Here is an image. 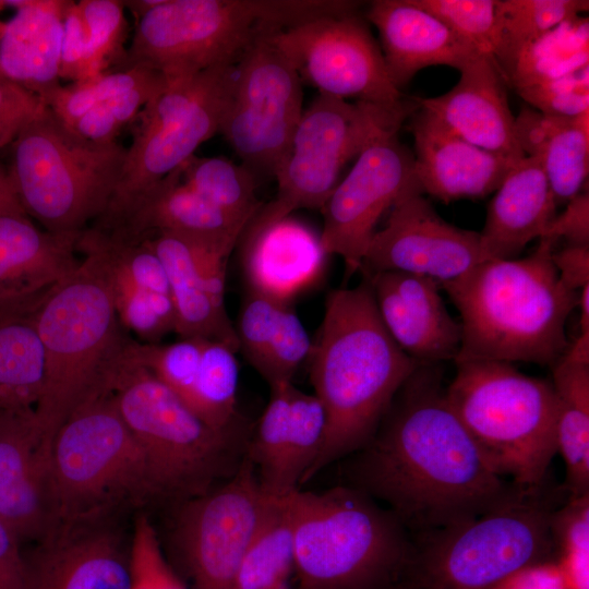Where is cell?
<instances>
[{
	"label": "cell",
	"mask_w": 589,
	"mask_h": 589,
	"mask_svg": "<svg viewBox=\"0 0 589 589\" xmlns=\"http://www.w3.org/2000/svg\"><path fill=\"white\" fill-rule=\"evenodd\" d=\"M166 80L147 68L109 70L88 80L60 85L45 97L44 104L68 128L96 106L143 85Z\"/></svg>",
	"instance_id": "60d3db41"
},
{
	"label": "cell",
	"mask_w": 589,
	"mask_h": 589,
	"mask_svg": "<svg viewBox=\"0 0 589 589\" xmlns=\"http://www.w3.org/2000/svg\"><path fill=\"white\" fill-rule=\"evenodd\" d=\"M589 65V20L579 15L526 44L498 64L514 91Z\"/></svg>",
	"instance_id": "8d00e7d4"
},
{
	"label": "cell",
	"mask_w": 589,
	"mask_h": 589,
	"mask_svg": "<svg viewBox=\"0 0 589 589\" xmlns=\"http://www.w3.org/2000/svg\"><path fill=\"white\" fill-rule=\"evenodd\" d=\"M20 542L0 519V589H26V558Z\"/></svg>",
	"instance_id": "816d5d0a"
},
{
	"label": "cell",
	"mask_w": 589,
	"mask_h": 589,
	"mask_svg": "<svg viewBox=\"0 0 589 589\" xmlns=\"http://www.w3.org/2000/svg\"><path fill=\"white\" fill-rule=\"evenodd\" d=\"M299 589H302V588H299Z\"/></svg>",
	"instance_id": "94428289"
},
{
	"label": "cell",
	"mask_w": 589,
	"mask_h": 589,
	"mask_svg": "<svg viewBox=\"0 0 589 589\" xmlns=\"http://www.w3.org/2000/svg\"><path fill=\"white\" fill-rule=\"evenodd\" d=\"M556 207L540 160H518L489 203L479 232L484 260L516 259L529 242L542 238Z\"/></svg>",
	"instance_id": "4dcf8cb0"
},
{
	"label": "cell",
	"mask_w": 589,
	"mask_h": 589,
	"mask_svg": "<svg viewBox=\"0 0 589 589\" xmlns=\"http://www.w3.org/2000/svg\"><path fill=\"white\" fill-rule=\"evenodd\" d=\"M410 118L414 176L423 195L444 203L483 199L497 190L518 161L470 144L420 107Z\"/></svg>",
	"instance_id": "d4e9b609"
},
{
	"label": "cell",
	"mask_w": 589,
	"mask_h": 589,
	"mask_svg": "<svg viewBox=\"0 0 589 589\" xmlns=\"http://www.w3.org/2000/svg\"><path fill=\"white\" fill-rule=\"evenodd\" d=\"M124 7L128 8L137 20L163 3L164 0H123Z\"/></svg>",
	"instance_id": "9f6ffc18"
},
{
	"label": "cell",
	"mask_w": 589,
	"mask_h": 589,
	"mask_svg": "<svg viewBox=\"0 0 589 589\" xmlns=\"http://www.w3.org/2000/svg\"><path fill=\"white\" fill-rule=\"evenodd\" d=\"M45 372L37 417L55 436L69 414L105 393L132 337L122 328L98 263L87 254L35 312Z\"/></svg>",
	"instance_id": "5b68a950"
},
{
	"label": "cell",
	"mask_w": 589,
	"mask_h": 589,
	"mask_svg": "<svg viewBox=\"0 0 589 589\" xmlns=\"http://www.w3.org/2000/svg\"><path fill=\"white\" fill-rule=\"evenodd\" d=\"M440 19L480 55L496 56L502 36L501 0H412Z\"/></svg>",
	"instance_id": "7bdbcfd3"
},
{
	"label": "cell",
	"mask_w": 589,
	"mask_h": 589,
	"mask_svg": "<svg viewBox=\"0 0 589 589\" xmlns=\"http://www.w3.org/2000/svg\"><path fill=\"white\" fill-rule=\"evenodd\" d=\"M587 0H501L502 36L497 65L526 44L587 12Z\"/></svg>",
	"instance_id": "b9f144b4"
},
{
	"label": "cell",
	"mask_w": 589,
	"mask_h": 589,
	"mask_svg": "<svg viewBox=\"0 0 589 589\" xmlns=\"http://www.w3.org/2000/svg\"><path fill=\"white\" fill-rule=\"evenodd\" d=\"M363 276L371 285L383 325L406 354L420 364L456 359L461 326L446 309L435 280L397 272Z\"/></svg>",
	"instance_id": "603a6c76"
},
{
	"label": "cell",
	"mask_w": 589,
	"mask_h": 589,
	"mask_svg": "<svg viewBox=\"0 0 589 589\" xmlns=\"http://www.w3.org/2000/svg\"><path fill=\"white\" fill-rule=\"evenodd\" d=\"M181 166L120 212L100 217L92 226L132 237L168 231L233 249L248 224L228 215L187 187L181 180Z\"/></svg>",
	"instance_id": "83f0119b"
},
{
	"label": "cell",
	"mask_w": 589,
	"mask_h": 589,
	"mask_svg": "<svg viewBox=\"0 0 589 589\" xmlns=\"http://www.w3.org/2000/svg\"><path fill=\"white\" fill-rule=\"evenodd\" d=\"M26 558V589H131L129 556L103 519L61 525Z\"/></svg>",
	"instance_id": "cb8c5ba5"
},
{
	"label": "cell",
	"mask_w": 589,
	"mask_h": 589,
	"mask_svg": "<svg viewBox=\"0 0 589 589\" xmlns=\"http://www.w3.org/2000/svg\"><path fill=\"white\" fill-rule=\"evenodd\" d=\"M272 36L257 40L236 64L219 129L256 178L275 176L303 113V81Z\"/></svg>",
	"instance_id": "4fadbf2b"
},
{
	"label": "cell",
	"mask_w": 589,
	"mask_h": 589,
	"mask_svg": "<svg viewBox=\"0 0 589 589\" xmlns=\"http://www.w3.org/2000/svg\"><path fill=\"white\" fill-rule=\"evenodd\" d=\"M236 65L217 67L167 81L137 115L122 173L100 217L117 214L135 197L189 160L219 132Z\"/></svg>",
	"instance_id": "7c38bea8"
},
{
	"label": "cell",
	"mask_w": 589,
	"mask_h": 589,
	"mask_svg": "<svg viewBox=\"0 0 589 589\" xmlns=\"http://www.w3.org/2000/svg\"><path fill=\"white\" fill-rule=\"evenodd\" d=\"M378 32L388 76L401 91L422 69L447 65L456 70L480 56L440 19L412 0H375L365 13Z\"/></svg>",
	"instance_id": "4316f807"
},
{
	"label": "cell",
	"mask_w": 589,
	"mask_h": 589,
	"mask_svg": "<svg viewBox=\"0 0 589 589\" xmlns=\"http://www.w3.org/2000/svg\"><path fill=\"white\" fill-rule=\"evenodd\" d=\"M51 466L53 528L104 519L122 502L157 495L145 456L108 392L85 400L58 428Z\"/></svg>",
	"instance_id": "30bf717a"
},
{
	"label": "cell",
	"mask_w": 589,
	"mask_h": 589,
	"mask_svg": "<svg viewBox=\"0 0 589 589\" xmlns=\"http://www.w3.org/2000/svg\"><path fill=\"white\" fill-rule=\"evenodd\" d=\"M279 589H289V587H288V585H287V586L281 587V588H279Z\"/></svg>",
	"instance_id": "91938a15"
},
{
	"label": "cell",
	"mask_w": 589,
	"mask_h": 589,
	"mask_svg": "<svg viewBox=\"0 0 589 589\" xmlns=\"http://www.w3.org/2000/svg\"><path fill=\"white\" fill-rule=\"evenodd\" d=\"M4 26H5V22H1L0 21V39H1V36H2V33H3V29H4ZM1 74H0V79H1ZM4 79V77H3Z\"/></svg>",
	"instance_id": "6f0895ef"
},
{
	"label": "cell",
	"mask_w": 589,
	"mask_h": 589,
	"mask_svg": "<svg viewBox=\"0 0 589 589\" xmlns=\"http://www.w3.org/2000/svg\"><path fill=\"white\" fill-rule=\"evenodd\" d=\"M247 35L242 15L228 0H164L139 19L115 70L142 67L173 81L235 65Z\"/></svg>",
	"instance_id": "5bb4252c"
},
{
	"label": "cell",
	"mask_w": 589,
	"mask_h": 589,
	"mask_svg": "<svg viewBox=\"0 0 589 589\" xmlns=\"http://www.w3.org/2000/svg\"><path fill=\"white\" fill-rule=\"evenodd\" d=\"M8 173L25 214L43 229L79 238L109 206L127 148L87 141L45 105L10 144Z\"/></svg>",
	"instance_id": "9c48e42d"
},
{
	"label": "cell",
	"mask_w": 589,
	"mask_h": 589,
	"mask_svg": "<svg viewBox=\"0 0 589 589\" xmlns=\"http://www.w3.org/2000/svg\"><path fill=\"white\" fill-rule=\"evenodd\" d=\"M256 176L225 157L193 155L181 166L182 182L228 215L249 224L262 207Z\"/></svg>",
	"instance_id": "ab89813d"
},
{
	"label": "cell",
	"mask_w": 589,
	"mask_h": 589,
	"mask_svg": "<svg viewBox=\"0 0 589 589\" xmlns=\"http://www.w3.org/2000/svg\"><path fill=\"white\" fill-rule=\"evenodd\" d=\"M515 134L524 155L540 160L557 205L580 193L589 169V112L553 117L525 106Z\"/></svg>",
	"instance_id": "d6a6232c"
},
{
	"label": "cell",
	"mask_w": 589,
	"mask_h": 589,
	"mask_svg": "<svg viewBox=\"0 0 589 589\" xmlns=\"http://www.w3.org/2000/svg\"><path fill=\"white\" fill-rule=\"evenodd\" d=\"M561 498L545 484L462 524L411 536L408 561L392 588L492 589L522 566L553 560L550 522Z\"/></svg>",
	"instance_id": "8992f818"
},
{
	"label": "cell",
	"mask_w": 589,
	"mask_h": 589,
	"mask_svg": "<svg viewBox=\"0 0 589 589\" xmlns=\"http://www.w3.org/2000/svg\"><path fill=\"white\" fill-rule=\"evenodd\" d=\"M271 398L248 440L245 458L261 490L283 497L308 481L326 435V413L314 394L292 382L271 387Z\"/></svg>",
	"instance_id": "ffe728a7"
},
{
	"label": "cell",
	"mask_w": 589,
	"mask_h": 589,
	"mask_svg": "<svg viewBox=\"0 0 589 589\" xmlns=\"http://www.w3.org/2000/svg\"><path fill=\"white\" fill-rule=\"evenodd\" d=\"M40 301L0 308V411L36 409L41 397L45 357L35 320Z\"/></svg>",
	"instance_id": "e575fe53"
},
{
	"label": "cell",
	"mask_w": 589,
	"mask_h": 589,
	"mask_svg": "<svg viewBox=\"0 0 589 589\" xmlns=\"http://www.w3.org/2000/svg\"><path fill=\"white\" fill-rule=\"evenodd\" d=\"M124 9L123 0L70 1L63 19L60 79L84 81L118 67L125 53Z\"/></svg>",
	"instance_id": "836d02e7"
},
{
	"label": "cell",
	"mask_w": 589,
	"mask_h": 589,
	"mask_svg": "<svg viewBox=\"0 0 589 589\" xmlns=\"http://www.w3.org/2000/svg\"><path fill=\"white\" fill-rule=\"evenodd\" d=\"M167 85L157 81L118 95L83 115L69 129L99 144L116 142L121 130L133 122L144 106Z\"/></svg>",
	"instance_id": "ee69618b"
},
{
	"label": "cell",
	"mask_w": 589,
	"mask_h": 589,
	"mask_svg": "<svg viewBox=\"0 0 589 589\" xmlns=\"http://www.w3.org/2000/svg\"><path fill=\"white\" fill-rule=\"evenodd\" d=\"M556 398V448L569 496L589 493V363L562 356L551 365Z\"/></svg>",
	"instance_id": "d590c367"
},
{
	"label": "cell",
	"mask_w": 589,
	"mask_h": 589,
	"mask_svg": "<svg viewBox=\"0 0 589 589\" xmlns=\"http://www.w3.org/2000/svg\"><path fill=\"white\" fill-rule=\"evenodd\" d=\"M7 7L5 0H0V11Z\"/></svg>",
	"instance_id": "680465c9"
},
{
	"label": "cell",
	"mask_w": 589,
	"mask_h": 589,
	"mask_svg": "<svg viewBox=\"0 0 589 589\" xmlns=\"http://www.w3.org/2000/svg\"><path fill=\"white\" fill-rule=\"evenodd\" d=\"M294 572V538L288 495L268 496L242 557L237 589H279Z\"/></svg>",
	"instance_id": "74e56055"
},
{
	"label": "cell",
	"mask_w": 589,
	"mask_h": 589,
	"mask_svg": "<svg viewBox=\"0 0 589 589\" xmlns=\"http://www.w3.org/2000/svg\"><path fill=\"white\" fill-rule=\"evenodd\" d=\"M398 131L371 140L321 208L322 247L328 255H339L349 273L360 271L381 217L406 192L420 191L414 155L400 142Z\"/></svg>",
	"instance_id": "e0dca14e"
},
{
	"label": "cell",
	"mask_w": 589,
	"mask_h": 589,
	"mask_svg": "<svg viewBox=\"0 0 589 589\" xmlns=\"http://www.w3.org/2000/svg\"><path fill=\"white\" fill-rule=\"evenodd\" d=\"M272 39L302 81L320 94L389 109L407 104L392 83L381 48L359 11L312 20Z\"/></svg>",
	"instance_id": "2e32d148"
},
{
	"label": "cell",
	"mask_w": 589,
	"mask_h": 589,
	"mask_svg": "<svg viewBox=\"0 0 589 589\" xmlns=\"http://www.w3.org/2000/svg\"><path fill=\"white\" fill-rule=\"evenodd\" d=\"M312 344L308 332L288 303L284 304L257 372L272 386L292 382L301 363L310 356Z\"/></svg>",
	"instance_id": "f6af8a7d"
},
{
	"label": "cell",
	"mask_w": 589,
	"mask_h": 589,
	"mask_svg": "<svg viewBox=\"0 0 589 589\" xmlns=\"http://www.w3.org/2000/svg\"><path fill=\"white\" fill-rule=\"evenodd\" d=\"M0 212L25 214L13 189L8 170L0 164Z\"/></svg>",
	"instance_id": "11a10c76"
},
{
	"label": "cell",
	"mask_w": 589,
	"mask_h": 589,
	"mask_svg": "<svg viewBox=\"0 0 589 589\" xmlns=\"http://www.w3.org/2000/svg\"><path fill=\"white\" fill-rule=\"evenodd\" d=\"M294 572L302 589H390L411 536L372 497L351 485L288 494Z\"/></svg>",
	"instance_id": "277c9868"
},
{
	"label": "cell",
	"mask_w": 589,
	"mask_h": 589,
	"mask_svg": "<svg viewBox=\"0 0 589 589\" xmlns=\"http://www.w3.org/2000/svg\"><path fill=\"white\" fill-rule=\"evenodd\" d=\"M564 239L567 245L589 247V193H578L556 214L541 239Z\"/></svg>",
	"instance_id": "f907efd6"
},
{
	"label": "cell",
	"mask_w": 589,
	"mask_h": 589,
	"mask_svg": "<svg viewBox=\"0 0 589 589\" xmlns=\"http://www.w3.org/2000/svg\"><path fill=\"white\" fill-rule=\"evenodd\" d=\"M238 378L236 350L225 342L205 339L183 402L212 429L228 431L235 428Z\"/></svg>",
	"instance_id": "f35d334b"
},
{
	"label": "cell",
	"mask_w": 589,
	"mask_h": 589,
	"mask_svg": "<svg viewBox=\"0 0 589 589\" xmlns=\"http://www.w3.org/2000/svg\"><path fill=\"white\" fill-rule=\"evenodd\" d=\"M483 261L479 232L444 220L414 189L390 208L385 226L366 248L360 271L419 275L441 286Z\"/></svg>",
	"instance_id": "ac0fdd59"
},
{
	"label": "cell",
	"mask_w": 589,
	"mask_h": 589,
	"mask_svg": "<svg viewBox=\"0 0 589 589\" xmlns=\"http://www.w3.org/2000/svg\"><path fill=\"white\" fill-rule=\"evenodd\" d=\"M52 441L35 408L0 411V519L20 540L55 525Z\"/></svg>",
	"instance_id": "7402d4cb"
},
{
	"label": "cell",
	"mask_w": 589,
	"mask_h": 589,
	"mask_svg": "<svg viewBox=\"0 0 589 589\" xmlns=\"http://www.w3.org/2000/svg\"><path fill=\"white\" fill-rule=\"evenodd\" d=\"M393 589V588H392Z\"/></svg>",
	"instance_id": "6125c7cd"
},
{
	"label": "cell",
	"mask_w": 589,
	"mask_h": 589,
	"mask_svg": "<svg viewBox=\"0 0 589 589\" xmlns=\"http://www.w3.org/2000/svg\"><path fill=\"white\" fill-rule=\"evenodd\" d=\"M243 232L242 265L250 290L288 303L321 276L328 254L304 224L290 216L252 219Z\"/></svg>",
	"instance_id": "f1b7e54d"
},
{
	"label": "cell",
	"mask_w": 589,
	"mask_h": 589,
	"mask_svg": "<svg viewBox=\"0 0 589 589\" xmlns=\"http://www.w3.org/2000/svg\"><path fill=\"white\" fill-rule=\"evenodd\" d=\"M552 262L563 285L579 292L589 285V247L567 245L554 250Z\"/></svg>",
	"instance_id": "db71d44e"
},
{
	"label": "cell",
	"mask_w": 589,
	"mask_h": 589,
	"mask_svg": "<svg viewBox=\"0 0 589 589\" xmlns=\"http://www.w3.org/2000/svg\"><path fill=\"white\" fill-rule=\"evenodd\" d=\"M417 108L416 101L389 109L318 93L303 110L274 176L275 199L252 219L272 221L301 208L321 209L346 164L378 134L399 130Z\"/></svg>",
	"instance_id": "8fae6325"
},
{
	"label": "cell",
	"mask_w": 589,
	"mask_h": 589,
	"mask_svg": "<svg viewBox=\"0 0 589 589\" xmlns=\"http://www.w3.org/2000/svg\"><path fill=\"white\" fill-rule=\"evenodd\" d=\"M459 73L458 82L448 92L417 98L418 107L470 144L513 160L524 158L515 134L507 84L495 59L480 55Z\"/></svg>",
	"instance_id": "484cf974"
},
{
	"label": "cell",
	"mask_w": 589,
	"mask_h": 589,
	"mask_svg": "<svg viewBox=\"0 0 589 589\" xmlns=\"http://www.w3.org/2000/svg\"><path fill=\"white\" fill-rule=\"evenodd\" d=\"M492 589H565V587L555 560H545L518 568Z\"/></svg>",
	"instance_id": "f5cc1de1"
},
{
	"label": "cell",
	"mask_w": 589,
	"mask_h": 589,
	"mask_svg": "<svg viewBox=\"0 0 589 589\" xmlns=\"http://www.w3.org/2000/svg\"><path fill=\"white\" fill-rule=\"evenodd\" d=\"M129 555L131 589H188L164 558L156 534L145 517L137 520Z\"/></svg>",
	"instance_id": "c3c4849f"
},
{
	"label": "cell",
	"mask_w": 589,
	"mask_h": 589,
	"mask_svg": "<svg viewBox=\"0 0 589 589\" xmlns=\"http://www.w3.org/2000/svg\"><path fill=\"white\" fill-rule=\"evenodd\" d=\"M441 364H420L349 468L410 536L479 517L525 491L501 477L447 402Z\"/></svg>",
	"instance_id": "6da1fadb"
},
{
	"label": "cell",
	"mask_w": 589,
	"mask_h": 589,
	"mask_svg": "<svg viewBox=\"0 0 589 589\" xmlns=\"http://www.w3.org/2000/svg\"><path fill=\"white\" fill-rule=\"evenodd\" d=\"M515 92L529 107L543 115L567 118L580 116L589 112V65Z\"/></svg>",
	"instance_id": "bcb514c9"
},
{
	"label": "cell",
	"mask_w": 589,
	"mask_h": 589,
	"mask_svg": "<svg viewBox=\"0 0 589 589\" xmlns=\"http://www.w3.org/2000/svg\"><path fill=\"white\" fill-rule=\"evenodd\" d=\"M69 0H5L16 9L0 39V74L40 99L61 85L63 19Z\"/></svg>",
	"instance_id": "1f68e13d"
},
{
	"label": "cell",
	"mask_w": 589,
	"mask_h": 589,
	"mask_svg": "<svg viewBox=\"0 0 589 589\" xmlns=\"http://www.w3.org/2000/svg\"><path fill=\"white\" fill-rule=\"evenodd\" d=\"M310 357L314 395L324 407L327 425L308 481L369 442L420 365L386 330L366 277L357 287L329 292Z\"/></svg>",
	"instance_id": "7a4b0ae2"
},
{
	"label": "cell",
	"mask_w": 589,
	"mask_h": 589,
	"mask_svg": "<svg viewBox=\"0 0 589 589\" xmlns=\"http://www.w3.org/2000/svg\"><path fill=\"white\" fill-rule=\"evenodd\" d=\"M143 237L167 273L175 333L221 341L237 351L239 341L225 303L226 264L232 248L168 231Z\"/></svg>",
	"instance_id": "44dd1931"
},
{
	"label": "cell",
	"mask_w": 589,
	"mask_h": 589,
	"mask_svg": "<svg viewBox=\"0 0 589 589\" xmlns=\"http://www.w3.org/2000/svg\"><path fill=\"white\" fill-rule=\"evenodd\" d=\"M286 302L250 290L245 297L236 328L239 349L257 371L263 362L277 318Z\"/></svg>",
	"instance_id": "7dc6e473"
},
{
	"label": "cell",
	"mask_w": 589,
	"mask_h": 589,
	"mask_svg": "<svg viewBox=\"0 0 589 589\" xmlns=\"http://www.w3.org/2000/svg\"><path fill=\"white\" fill-rule=\"evenodd\" d=\"M456 366L445 388L447 402L489 464L519 489H542L557 453L551 382L508 362L466 361Z\"/></svg>",
	"instance_id": "ba28073f"
},
{
	"label": "cell",
	"mask_w": 589,
	"mask_h": 589,
	"mask_svg": "<svg viewBox=\"0 0 589 589\" xmlns=\"http://www.w3.org/2000/svg\"><path fill=\"white\" fill-rule=\"evenodd\" d=\"M76 241L0 212V308L40 301L80 264Z\"/></svg>",
	"instance_id": "f546056e"
},
{
	"label": "cell",
	"mask_w": 589,
	"mask_h": 589,
	"mask_svg": "<svg viewBox=\"0 0 589 589\" xmlns=\"http://www.w3.org/2000/svg\"><path fill=\"white\" fill-rule=\"evenodd\" d=\"M44 106V101L36 94L1 77L0 149L10 145Z\"/></svg>",
	"instance_id": "681fc988"
},
{
	"label": "cell",
	"mask_w": 589,
	"mask_h": 589,
	"mask_svg": "<svg viewBox=\"0 0 589 589\" xmlns=\"http://www.w3.org/2000/svg\"><path fill=\"white\" fill-rule=\"evenodd\" d=\"M556 242L540 239L524 259L486 260L441 285L460 315L454 363L517 361L552 365L569 342L566 321L579 292L565 287L552 262Z\"/></svg>",
	"instance_id": "3957f363"
},
{
	"label": "cell",
	"mask_w": 589,
	"mask_h": 589,
	"mask_svg": "<svg viewBox=\"0 0 589 589\" xmlns=\"http://www.w3.org/2000/svg\"><path fill=\"white\" fill-rule=\"evenodd\" d=\"M77 252L100 266L125 333L142 344H159L176 329L166 269L144 237L89 226L76 241Z\"/></svg>",
	"instance_id": "d6986e66"
},
{
	"label": "cell",
	"mask_w": 589,
	"mask_h": 589,
	"mask_svg": "<svg viewBox=\"0 0 589 589\" xmlns=\"http://www.w3.org/2000/svg\"><path fill=\"white\" fill-rule=\"evenodd\" d=\"M267 501L245 457L231 477L185 501L175 542L193 589H237L243 554Z\"/></svg>",
	"instance_id": "9a60e30c"
},
{
	"label": "cell",
	"mask_w": 589,
	"mask_h": 589,
	"mask_svg": "<svg viewBox=\"0 0 589 589\" xmlns=\"http://www.w3.org/2000/svg\"><path fill=\"white\" fill-rule=\"evenodd\" d=\"M130 345L107 392L145 456L156 494L190 498L211 490L215 480L231 477L245 456L244 436L236 428L217 431L207 425L135 361Z\"/></svg>",
	"instance_id": "52a82bcc"
}]
</instances>
